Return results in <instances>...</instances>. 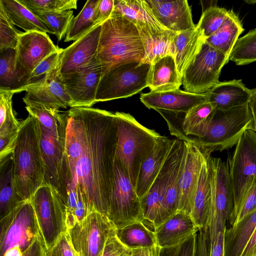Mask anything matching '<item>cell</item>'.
I'll return each mask as SVG.
<instances>
[{
    "label": "cell",
    "instance_id": "1",
    "mask_svg": "<svg viewBox=\"0 0 256 256\" xmlns=\"http://www.w3.org/2000/svg\"><path fill=\"white\" fill-rule=\"evenodd\" d=\"M66 113L70 188L80 190L88 214L108 217L117 142L114 113L92 107L71 108Z\"/></svg>",
    "mask_w": 256,
    "mask_h": 256
},
{
    "label": "cell",
    "instance_id": "2",
    "mask_svg": "<svg viewBox=\"0 0 256 256\" xmlns=\"http://www.w3.org/2000/svg\"><path fill=\"white\" fill-rule=\"evenodd\" d=\"M40 138V124L36 119L29 115L20 122L12 156L16 186L24 201L30 200L44 182Z\"/></svg>",
    "mask_w": 256,
    "mask_h": 256
},
{
    "label": "cell",
    "instance_id": "3",
    "mask_svg": "<svg viewBox=\"0 0 256 256\" xmlns=\"http://www.w3.org/2000/svg\"><path fill=\"white\" fill-rule=\"evenodd\" d=\"M101 27L96 58L102 66V76L123 64L144 63L145 50L136 24L122 16H111Z\"/></svg>",
    "mask_w": 256,
    "mask_h": 256
},
{
    "label": "cell",
    "instance_id": "4",
    "mask_svg": "<svg viewBox=\"0 0 256 256\" xmlns=\"http://www.w3.org/2000/svg\"><path fill=\"white\" fill-rule=\"evenodd\" d=\"M114 122L117 138L115 156L136 189L140 166L161 136L140 124L129 114L114 113Z\"/></svg>",
    "mask_w": 256,
    "mask_h": 256
},
{
    "label": "cell",
    "instance_id": "5",
    "mask_svg": "<svg viewBox=\"0 0 256 256\" xmlns=\"http://www.w3.org/2000/svg\"><path fill=\"white\" fill-rule=\"evenodd\" d=\"M249 103V102H248ZM248 103L216 112L206 136L192 140L204 153L229 149L236 145L247 129L254 130L252 115Z\"/></svg>",
    "mask_w": 256,
    "mask_h": 256
},
{
    "label": "cell",
    "instance_id": "6",
    "mask_svg": "<svg viewBox=\"0 0 256 256\" xmlns=\"http://www.w3.org/2000/svg\"><path fill=\"white\" fill-rule=\"evenodd\" d=\"M0 256H22L40 234L30 200L0 219Z\"/></svg>",
    "mask_w": 256,
    "mask_h": 256
},
{
    "label": "cell",
    "instance_id": "7",
    "mask_svg": "<svg viewBox=\"0 0 256 256\" xmlns=\"http://www.w3.org/2000/svg\"><path fill=\"white\" fill-rule=\"evenodd\" d=\"M30 200L40 236L46 250H48L54 245L62 234L67 232L66 205L58 194L44 183Z\"/></svg>",
    "mask_w": 256,
    "mask_h": 256
},
{
    "label": "cell",
    "instance_id": "8",
    "mask_svg": "<svg viewBox=\"0 0 256 256\" xmlns=\"http://www.w3.org/2000/svg\"><path fill=\"white\" fill-rule=\"evenodd\" d=\"M151 64L130 62L117 66L104 74L97 89L96 102L126 98L148 87Z\"/></svg>",
    "mask_w": 256,
    "mask_h": 256
},
{
    "label": "cell",
    "instance_id": "9",
    "mask_svg": "<svg viewBox=\"0 0 256 256\" xmlns=\"http://www.w3.org/2000/svg\"><path fill=\"white\" fill-rule=\"evenodd\" d=\"M210 160L212 195L210 216L206 228L211 243L220 231L226 228V222L233 212L234 198L228 162L211 155Z\"/></svg>",
    "mask_w": 256,
    "mask_h": 256
},
{
    "label": "cell",
    "instance_id": "10",
    "mask_svg": "<svg viewBox=\"0 0 256 256\" xmlns=\"http://www.w3.org/2000/svg\"><path fill=\"white\" fill-rule=\"evenodd\" d=\"M233 192L234 209L228 222L232 226L248 180L256 178V132L247 129L236 144L234 154L228 160Z\"/></svg>",
    "mask_w": 256,
    "mask_h": 256
},
{
    "label": "cell",
    "instance_id": "11",
    "mask_svg": "<svg viewBox=\"0 0 256 256\" xmlns=\"http://www.w3.org/2000/svg\"><path fill=\"white\" fill-rule=\"evenodd\" d=\"M108 218L116 228L144 220L140 200L122 162L116 156Z\"/></svg>",
    "mask_w": 256,
    "mask_h": 256
},
{
    "label": "cell",
    "instance_id": "12",
    "mask_svg": "<svg viewBox=\"0 0 256 256\" xmlns=\"http://www.w3.org/2000/svg\"><path fill=\"white\" fill-rule=\"evenodd\" d=\"M230 56L204 42L194 60L182 76L184 90L194 94H206L220 82L222 68Z\"/></svg>",
    "mask_w": 256,
    "mask_h": 256
},
{
    "label": "cell",
    "instance_id": "13",
    "mask_svg": "<svg viewBox=\"0 0 256 256\" xmlns=\"http://www.w3.org/2000/svg\"><path fill=\"white\" fill-rule=\"evenodd\" d=\"M116 230L108 216L94 212L67 233L78 256H102L107 240L116 234Z\"/></svg>",
    "mask_w": 256,
    "mask_h": 256
},
{
    "label": "cell",
    "instance_id": "14",
    "mask_svg": "<svg viewBox=\"0 0 256 256\" xmlns=\"http://www.w3.org/2000/svg\"><path fill=\"white\" fill-rule=\"evenodd\" d=\"M40 146L45 168L44 183L50 186L66 204L70 186L66 154V136H57L40 125Z\"/></svg>",
    "mask_w": 256,
    "mask_h": 256
},
{
    "label": "cell",
    "instance_id": "15",
    "mask_svg": "<svg viewBox=\"0 0 256 256\" xmlns=\"http://www.w3.org/2000/svg\"><path fill=\"white\" fill-rule=\"evenodd\" d=\"M186 142L174 139L162 168L152 184L148 194L140 200L144 220L154 227L158 218L162 204L171 176L176 165L184 155Z\"/></svg>",
    "mask_w": 256,
    "mask_h": 256
},
{
    "label": "cell",
    "instance_id": "16",
    "mask_svg": "<svg viewBox=\"0 0 256 256\" xmlns=\"http://www.w3.org/2000/svg\"><path fill=\"white\" fill-rule=\"evenodd\" d=\"M102 74V66L96 56L76 71L59 76L71 99L70 108H90L96 103V94Z\"/></svg>",
    "mask_w": 256,
    "mask_h": 256
},
{
    "label": "cell",
    "instance_id": "17",
    "mask_svg": "<svg viewBox=\"0 0 256 256\" xmlns=\"http://www.w3.org/2000/svg\"><path fill=\"white\" fill-rule=\"evenodd\" d=\"M25 91L24 98L54 109L71 106V99L58 74V66L38 80H32L18 92Z\"/></svg>",
    "mask_w": 256,
    "mask_h": 256
},
{
    "label": "cell",
    "instance_id": "18",
    "mask_svg": "<svg viewBox=\"0 0 256 256\" xmlns=\"http://www.w3.org/2000/svg\"><path fill=\"white\" fill-rule=\"evenodd\" d=\"M186 142V160L179 182L178 210L190 215L204 154L195 144Z\"/></svg>",
    "mask_w": 256,
    "mask_h": 256
},
{
    "label": "cell",
    "instance_id": "19",
    "mask_svg": "<svg viewBox=\"0 0 256 256\" xmlns=\"http://www.w3.org/2000/svg\"><path fill=\"white\" fill-rule=\"evenodd\" d=\"M101 28V24L96 26L82 38L63 49L58 66V76L76 71L96 55Z\"/></svg>",
    "mask_w": 256,
    "mask_h": 256
},
{
    "label": "cell",
    "instance_id": "20",
    "mask_svg": "<svg viewBox=\"0 0 256 256\" xmlns=\"http://www.w3.org/2000/svg\"><path fill=\"white\" fill-rule=\"evenodd\" d=\"M59 48L46 32H22L16 48L18 60L31 74L43 60Z\"/></svg>",
    "mask_w": 256,
    "mask_h": 256
},
{
    "label": "cell",
    "instance_id": "21",
    "mask_svg": "<svg viewBox=\"0 0 256 256\" xmlns=\"http://www.w3.org/2000/svg\"><path fill=\"white\" fill-rule=\"evenodd\" d=\"M140 100L149 109L186 114L194 107L206 102L207 97L206 94H194L178 89L143 93Z\"/></svg>",
    "mask_w": 256,
    "mask_h": 256
},
{
    "label": "cell",
    "instance_id": "22",
    "mask_svg": "<svg viewBox=\"0 0 256 256\" xmlns=\"http://www.w3.org/2000/svg\"><path fill=\"white\" fill-rule=\"evenodd\" d=\"M152 14L165 28L176 32L194 28L186 0H145Z\"/></svg>",
    "mask_w": 256,
    "mask_h": 256
},
{
    "label": "cell",
    "instance_id": "23",
    "mask_svg": "<svg viewBox=\"0 0 256 256\" xmlns=\"http://www.w3.org/2000/svg\"><path fill=\"white\" fill-rule=\"evenodd\" d=\"M136 26L145 50L144 63L153 64L161 58L175 56L174 38L177 32L166 28H157L144 23Z\"/></svg>",
    "mask_w": 256,
    "mask_h": 256
},
{
    "label": "cell",
    "instance_id": "24",
    "mask_svg": "<svg viewBox=\"0 0 256 256\" xmlns=\"http://www.w3.org/2000/svg\"><path fill=\"white\" fill-rule=\"evenodd\" d=\"M206 102L216 110H226L249 102L251 90L247 88L241 80L219 82L206 93Z\"/></svg>",
    "mask_w": 256,
    "mask_h": 256
},
{
    "label": "cell",
    "instance_id": "25",
    "mask_svg": "<svg viewBox=\"0 0 256 256\" xmlns=\"http://www.w3.org/2000/svg\"><path fill=\"white\" fill-rule=\"evenodd\" d=\"M198 229L190 214L178 210L155 228L158 244L160 248L176 245L195 234Z\"/></svg>",
    "mask_w": 256,
    "mask_h": 256
},
{
    "label": "cell",
    "instance_id": "26",
    "mask_svg": "<svg viewBox=\"0 0 256 256\" xmlns=\"http://www.w3.org/2000/svg\"><path fill=\"white\" fill-rule=\"evenodd\" d=\"M174 142V140L160 136L140 170L136 190L140 200L148 192L160 170Z\"/></svg>",
    "mask_w": 256,
    "mask_h": 256
},
{
    "label": "cell",
    "instance_id": "27",
    "mask_svg": "<svg viewBox=\"0 0 256 256\" xmlns=\"http://www.w3.org/2000/svg\"><path fill=\"white\" fill-rule=\"evenodd\" d=\"M204 154V158L190 214V216L198 228H206L207 225L212 195V170L210 160V154L205 153Z\"/></svg>",
    "mask_w": 256,
    "mask_h": 256
},
{
    "label": "cell",
    "instance_id": "28",
    "mask_svg": "<svg viewBox=\"0 0 256 256\" xmlns=\"http://www.w3.org/2000/svg\"><path fill=\"white\" fill-rule=\"evenodd\" d=\"M182 84V76L172 56H165L151 64L148 79L150 92L178 90Z\"/></svg>",
    "mask_w": 256,
    "mask_h": 256
},
{
    "label": "cell",
    "instance_id": "29",
    "mask_svg": "<svg viewBox=\"0 0 256 256\" xmlns=\"http://www.w3.org/2000/svg\"><path fill=\"white\" fill-rule=\"evenodd\" d=\"M32 81L30 74L18 60L16 48L0 50V89L16 93Z\"/></svg>",
    "mask_w": 256,
    "mask_h": 256
},
{
    "label": "cell",
    "instance_id": "30",
    "mask_svg": "<svg viewBox=\"0 0 256 256\" xmlns=\"http://www.w3.org/2000/svg\"><path fill=\"white\" fill-rule=\"evenodd\" d=\"M204 38L196 28L178 32L174 38L175 62L180 74H182L188 66L199 52Z\"/></svg>",
    "mask_w": 256,
    "mask_h": 256
},
{
    "label": "cell",
    "instance_id": "31",
    "mask_svg": "<svg viewBox=\"0 0 256 256\" xmlns=\"http://www.w3.org/2000/svg\"><path fill=\"white\" fill-rule=\"evenodd\" d=\"M24 201L16 186L12 154L0 160V219Z\"/></svg>",
    "mask_w": 256,
    "mask_h": 256
},
{
    "label": "cell",
    "instance_id": "32",
    "mask_svg": "<svg viewBox=\"0 0 256 256\" xmlns=\"http://www.w3.org/2000/svg\"><path fill=\"white\" fill-rule=\"evenodd\" d=\"M256 228V210L228 229L224 234V256H240Z\"/></svg>",
    "mask_w": 256,
    "mask_h": 256
},
{
    "label": "cell",
    "instance_id": "33",
    "mask_svg": "<svg viewBox=\"0 0 256 256\" xmlns=\"http://www.w3.org/2000/svg\"><path fill=\"white\" fill-rule=\"evenodd\" d=\"M26 109L48 132L57 136H66L68 124L66 112L46 106L40 104L23 98Z\"/></svg>",
    "mask_w": 256,
    "mask_h": 256
},
{
    "label": "cell",
    "instance_id": "34",
    "mask_svg": "<svg viewBox=\"0 0 256 256\" xmlns=\"http://www.w3.org/2000/svg\"><path fill=\"white\" fill-rule=\"evenodd\" d=\"M116 234L121 242L130 250L158 244L155 227L145 220L116 228Z\"/></svg>",
    "mask_w": 256,
    "mask_h": 256
},
{
    "label": "cell",
    "instance_id": "35",
    "mask_svg": "<svg viewBox=\"0 0 256 256\" xmlns=\"http://www.w3.org/2000/svg\"><path fill=\"white\" fill-rule=\"evenodd\" d=\"M244 29L238 16L232 10L221 26L204 42L212 47L230 56L232 51Z\"/></svg>",
    "mask_w": 256,
    "mask_h": 256
},
{
    "label": "cell",
    "instance_id": "36",
    "mask_svg": "<svg viewBox=\"0 0 256 256\" xmlns=\"http://www.w3.org/2000/svg\"><path fill=\"white\" fill-rule=\"evenodd\" d=\"M0 7L13 24L25 32L38 31L54 34L48 26L18 0H0Z\"/></svg>",
    "mask_w": 256,
    "mask_h": 256
},
{
    "label": "cell",
    "instance_id": "37",
    "mask_svg": "<svg viewBox=\"0 0 256 256\" xmlns=\"http://www.w3.org/2000/svg\"><path fill=\"white\" fill-rule=\"evenodd\" d=\"M111 16H122L136 25L144 23L157 28H165L155 18L145 0H114Z\"/></svg>",
    "mask_w": 256,
    "mask_h": 256
},
{
    "label": "cell",
    "instance_id": "38",
    "mask_svg": "<svg viewBox=\"0 0 256 256\" xmlns=\"http://www.w3.org/2000/svg\"><path fill=\"white\" fill-rule=\"evenodd\" d=\"M100 0H88L81 11L72 19L64 41H76L98 26L96 23L97 8Z\"/></svg>",
    "mask_w": 256,
    "mask_h": 256
},
{
    "label": "cell",
    "instance_id": "39",
    "mask_svg": "<svg viewBox=\"0 0 256 256\" xmlns=\"http://www.w3.org/2000/svg\"><path fill=\"white\" fill-rule=\"evenodd\" d=\"M16 92L0 89V140L16 138L20 126L14 116L12 98Z\"/></svg>",
    "mask_w": 256,
    "mask_h": 256
},
{
    "label": "cell",
    "instance_id": "40",
    "mask_svg": "<svg viewBox=\"0 0 256 256\" xmlns=\"http://www.w3.org/2000/svg\"><path fill=\"white\" fill-rule=\"evenodd\" d=\"M31 12L52 30L58 41H60L66 36L74 18L72 10L62 12Z\"/></svg>",
    "mask_w": 256,
    "mask_h": 256
},
{
    "label": "cell",
    "instance_id": "41",
    "mask_svg": "<svg viewBox=\"0 0 256 256\" xmlns=\"http://www.w3.org/2000/svg\"><path fill=\"white\" fill-rule=\"evenodd\" d=\"M229 60L238 66L256 62V28L238 38L230 56Z\"/></svg>",
    "mask_w": 256,
    "mask_h": 256
},
{
    "label": "cell",
    "instance_id": "42",
    "mask_svg": "<svg viewBox=\"0 0 256 256\" xmlns=\"http://www.w3.org/2000/svg\"><path fill=\"white\" fill-rule=\"evenodd\" d=\"M228 13L224 8L211 6L203 12L196 26L206 39L218 30Z\"/></svg>",
    "mask_w": 256,
    "mask_h": 256
},
{
    "label": "cell",
    "instance_id": "43",
    "mask_svg": "<svg viewBox=\"0 0 256 256\" xmlns=\"http://www.w3.org/2000/svg\"><path fill=\"white\" fill-rule=\"evenodd\" d=\"M30 11L62 12L76 9V0H18Z\"/></svg>",
    "mask_w": 256,
    "mask_h": 256
},
{
    "label": "cell",
    "instance_id": "44",
    "mask_svg": "<svg viewBox=\"0 0 256 256\" xmlns=\"http://www.w3.org/2000/svg\"><path fill=\"white\" fill-rule=\"evenodd\" d=\"M21 32L14 27L4 10L0 7V50L16 49Z\"/></svg>",
    "mask_w": 256,
    "mask_h": 256
},
{
    "label": "cell",
    "instance_id": "45",
    "mask_svg": "<svg viewBox=\"0 0 256 256\" xmlns=\"http://www.w3.org/2000/svg\"><path fill=\"white\" fill-rule=\"evenodd\" d=\"M256 210V178H250L240 204L233 225Z\"/></svg>",
    "mask_w": 256,
    "mask_h": 256
},
{
    "label": "cell",
    "instance_id": "46",
    "mask_svg": "<svg viewBox=\"0 0 256 256\" xmlns=\"http://www.w3.org/2000/svg\"><path fill=\"white\" fill-rule=\"evenodd\" d=\"M196 233L176 245L161 248L160 256H195Z\"/></svg>",
    "mask_w": 256,
    "mask_h": 256
},
{
    "label": "cell",
    "instance_id": "47",
    "mask_svg": "<svg viewBox=\"0 0 256 256\" xmlns=\"http://www.w3.org/2000/svg\"><path fill=\"white\" fill-rule=\"evenodd\" d=\"M62 50L63 48H59L43 60L31 73L32 80L36 78L43 77L56 68L58 64Z\"/></svg>",
    "mask_w": 256,
    "mask_h": 256
},
{
    "label": "cell",
    "instance_id": "48",
    "mask_svg": "<svg viewBox=\"0 0 256 256\" xmlns=\"http://www.w3.org/2000/svg\"><path fill=\"white\" fill-rule=\"evenodd\" d=\"M45 256H78L67 232L63 233L56 243L46 250Z\"/></svg>",
    "mask_w": 256,
    "mask_h": 256
},
{
    "label": "cell",
    "instance_id": "49",
    "mask_svg": "<svg viewBox=\"0 0 256 256\" xmlns=\"http://www.w3.org/2000/svg\"><path fill=\"white\" fill-rule=\"evenodd\" d=\"M132 250L122 243L115 234L107 240L102 256H132Z\"/></svg>",
    "mask_w": 256,
    "mask_h": 256
},
{
    "label": "cell",
    "instance_id": "50",
    "mask_svg": "<svg viewBox=\"0 0 256 256\" xmlns=\"http://www.w3.org/2000/svg\"><path fill=\"white\" fill-rule=\"evenodd\" d=\"M195 256H209L210 240L206 228H198L196 232Z\"/></svg>",
    "mask_w": 256,
    "mask_h": 256
},
{
    "label": "cell",
    "instance_id": "51",
    "mask_svg": "<svg viewBox=\"0 0 256 256\" xmlns=\"http://www.w3.org/2000/svg\"><path fill=\"white\" fill-rule=\"evenodd\" d=\"M114 8V0H100L96 12V23L101 24L110 18Z\"/></svg>",
    "mask_w": 256,
    "mask_h": 256
},
{
    "label": "cell",
    "instance_id": "52",
    "mask_svg": "<svg viewBox=\"0 0 256 256\" xmlns=\"http://www.w3.org/2000/svg\"><path fill=\"white\" fill-rule=\"evenodd\" d=\"M226 229L220 231L214 240L210 242L209 256H224V234Z\"/></svg>",
    "mask_w": 256,
    "mask_h": 256
},
{
    "label": "cell",
    "instance_id": "53",
    "mask_svg": "<svg viewBox=\"0 0 256 256\" xmlns=\"http://www.w3.org/2000/svg\"><path fill=\"white\" fill-rule=\"evenodd\" d=\"M46 252L44 242L39 234L22 256H45Z\"/></svg>",
    "mask_w": 256,
    "mask_h": 256
},
{
    "label": "cell",
    "instance_id": "54",
    "mask_svg": "<svg viewBox=\"0 0 256 256\" xmlns=\"http://www.w3.org/2000/svg\"><path fill=\"white\" fill-rule=\"evenodd\" d=\"M161 248L156 244L151 247H146L132 250V256H160Z\"/></svg>",
    "mask_w": 256,
    "mask_h": 256
},
{
    "label": "cell",
    "instance_id": "55",
    "mask_svg": "<svg viewBox=\"0 0 256 256\" xmlns=\"http://www.w3.org/2000/svg\"><path fill=\"white\" fill-rule=\"evenodd\" d=\"M240 256H256V228L247 242Z\"/></svg>",
    "mask_w": 256,
    "mask_h": 256
},
{
    "label": "cell",
    "instance_id": "56",
    "mask_svg": "<svg viewBox=\"0 0 256 256\" xmlns=\"http://www.w3.org/2000/svg\"><path fill=\"white\" fill-rule=\"evenodd\" d=\"M252 96L249 102V106L252 115L254 130L256 132V88L251 90Z\"/></svg>",
    "mask_w": 256,
    "mask_h": 256
}]
</instances>
